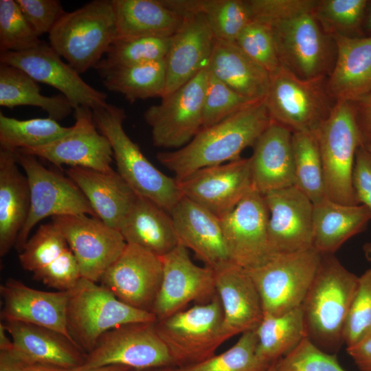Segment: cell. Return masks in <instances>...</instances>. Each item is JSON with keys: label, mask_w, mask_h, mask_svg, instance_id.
<instances>
[{"label": "cell", "mask_w": 371, "mask_h": 371, "mask_svg": "<svg viewBox=\"0 0 371 371\" xmlns=\"http://www.w3.org/2000/svg\"><path fill=\"white\" fill-rule=\"evenodd\" d=\"M117 38L139 36L170 38L180 27L184 16L163 0H112Z\"/></svg>", "instance_id": "obj_34"}, {"label": "cell", "mask_w": 371, "mask_h": 371, "mask_svg": "<svg viewBox=\"0 0 371 371\" xmlns=\"http://www.w3.org/2000/svg\"><path fill=\"white\" fill-rule=\"evenodd\" d=\"M24 16L39 37L52 30L65 13L58 0H16Z\"/></svg>", "instance_id": "obj_52"}, {"label": "cell", "mask_w": 371, "mask_h": 371, "mask_svg": "<svg viewBox=\"0 0 371 371\" xmlns=\"http://www.w3.org/2000/svg\"><path fill=\"white\" fill-rule=\"evenodd\" d=\"M30 209L26 175L18 168L15 152L0 150V256L14 247Z\"/></svg>", "instance_id": "obj_29"}, {"label": "cell", "mask_w": 371, "mask_h": 371, "mask_svg": "<svg viewBox=\"0 0 371 371\" xmlns=\"http://www.w3.org/2000/svg\"><path fill=\"white\" fill-rule=\"evenodd\" d=\"M363 250L366 259L371 261V242L364 244L363 246Z\"/></svg>", "instance_id": "obj_59"}, {"label": "cell", "mask_w": 371, "mask_h": 371, "mask_svg": "<svg viewBox=\"0 0 371 371\" xmlns=\"http://www.w3.org/2000/svg\"><path fill=\"white\" fill-rule=\"evenodd\" d=\"M0 105L7 108L28 105L39 107L56 121L67 117L74 109L63 95L45 96L33 78L15 67L0 64Z\"/></svg>", "instance_id": "obj_36"}, {"label": "cell", "mask_w": 371, "mask_h": 371, "mask_svg": "<svg viewBox=\"0 0 371 371\" xmlns=\"http://www.w3.org/2000/svg\"><path fill=\"white\" fill-rule=\"evenodd\" d=\"M269 26L282 68L306 80L330 74L334 65V41L312 13Z\"/></svg>", "instance_id": "obj_13"}, {"label": "cell", "mask_w": 371, "mask_h": 371, "mask_svg": "<svg viewBox=\"0 0 371 371\" xmlns=\"http://www.w3.org/2000/svg\"><path fill=\"white\" fill-rule=\"evenodd\" d=\"M265 99L254 102L220 122L202 128L184 146L160 152L157 159L179 180L203 168L240 159L271 124Z\"/></svg>", "instance_id": "obj_1"}, {"label": "cell", "mask_w": 371, "mask_h": 371, "mask_svg": "<svg viewBox=\"0 0 371 371\" xmlns=\"http://www.w3.org/2000/svg\"><path fill=\"white\" fill-rule=\"evenodd\" d=\"M256 346L255 330L248 331L241 334L238 340L225 352L173 371H263L270 365L258 359Z\"/></svg>", "instance_id": "obj_42"}, {"label": "cell", "mask_w": 371, "mask_h": 371, "mask_svg": "<svg viewBox=\"0 0 371 371\" xmlns=\"http://www.w3.org/2000/svg\"><path fill=\"white\" fill-rule=\"evenodd\" d=\"M18 164L23 169L30 190V209L14 248L21 252L30 232L48 216L86 214L97 217L87 199L68 177L45 167L36 157L16 151Z\"/></svg>", "instance_id": "obj_9"}, {"label": "cell", "mask_w": 371, "mask_h": 371, "mask_svg": "<svg viewBox=\"0 0 371 371\" xmlns=\"http://www.w3.org/2000/svg\"><path fill=\"white\" fill-rule=\"evenodd\" d=\"M362 101L364 102V108L361 115H357V120L363 144L371 146V91Z\"/></svg>", "instance_id": "obj_56"}, {"label": "cell", "mask_w": 371, "mask_h": 371, "mask_svg": "<svg viewBox=\"0 0 371 371\" xmlns=\"http://www.w3.org/2000/svg\"><path fill=\"white\" fill-rule=\"evenodd\" d=\"M326 80L302 79L282 67L271 74L265 102L272 121L292 133L315 134L335 104Z\"/></svg>", "instance_id": "obj_8"}, {"label": "cell", "mask_w": 371, "mask_h": 371, "mask_svg": "<svg viewBox=\"0 0 371 371\" xmlns=\"http://www.w3.org/2000/svg\"><path fill=\"white\" fill-rule=\"evenodd\" d=\"M52 223L65 237L79 265L81 276L98 282L126 243L120 232L86 214L55 216Z\"/></svg>", "instance_id": "obj_14"}, {"label": "cell", "mask_w": 371, "mask_h": 371, "mask_svg": "<svg viewBox=\"0 0 371 371\" xmlns=\"http://www.w3.org/2000/svg\"><path fill=\"white\" fill-rule=\"evenodd\" d=\"M162 278L163 263L160 256L126 243L120 256L105 271L98 282L120 301L151 312Z\"/></svg>", "instance_id": "obj_18"}, {"label": "cell", "mask_w": 371, "mask_h": 371, "mask_svg": "<svg viewBox=\"0 0 371 371\" xmlns=\"http://www.w3.org/2000/svg\"><path fill=\"white\" fill-rule=\"evenodd\" d=\"M321 155L326 196L345 205H359L352 183L355 154L363 144L357 113L350 102H335L315 133Z\"/></svg>", "instance_id": "obj_6"}, {"label": "cell", "mask_w": 371, "mask_h": 371, "mask_svg": "<svg viewBox=\"0 0 371 371\" xmlns=\"http://www.w3.org/2000/svg\"><path fill=\"white\" fill-rule=\"evenodd\" d=\"M276 362L273 363L272 364H271L269 367H267L263 371H275Z\"/></svg>", "instance_id": "obj_62"}, {"label": "cell", "mask_w": 371, "mask_h": 371, "mask_svg": "<svg viewBox=\"0 0 371 371\" xmlns=\"http://www.w3.org/2000/svg\"><path fill=\"white\" fill-rule=\"evenodd\" d=\"M249 157L253 187L262 195L295 185L292 133L272 122Z\"/></svg>", "instance_id": "obj_26"}, {"label": "cell", "mask_w": 371, "mask_h": 371, "mask_svg": "<svg viewBox=\"0 0 371 371\" xmlns=\"http://www.w3.org/2000/svg\"><path fill=\"white\" fill-rule=\"evenodd\" d=\"M92 113L97 128L111 144L118 173L137 195L170 213L183 197L177 181L159 170L126 134L124 110L108 103Z\"/></svg>", "instance_id": "obj_3"}, {"label": "cell", "mask_w": 371, "mask_h": 371, "mask_svg": "<svg viewBox=\"0 0 371 371\" xmlns=\"http://www.w3.org/2000/svg\"><path fill=\"white\" fill-rule=\"evenodd\" d=\"M179 244L214 270L230 262L221 219L183 196L170 212Z\"/></svg>", "instance_id": "obj_24"}, {"label": "cell", "mask_w": 371, "mask_h": 371, "mask_svg": "<svg viewBox=\"0 0 371 371\" xmlns=\"http://www.w3.org/2000/svg\"><path fill=\"white\" fill-rule=\"evenodd\" d=\"M70 127L51 118L21 120L0 113L1 149L16 152L49 144L66 135Z\"/></svg>", "instance_id": "obj_39"}, {"label": "cell", "mask_w": 371, "mask_h": 371, "mask_svg": "<svg viewBox=\"0 0 371 371\" xmlns=\"http://www.w3.org/2000/svg\"><path fill=\"white\" fill-rule=\"evenodd\" d=\"M263 196L269 211L267 234L273 255L313 248L311 201L295 186Z\"/></svg>", "instance_id": "obj_21"}, {"label": "cell", "mask_w": 371, "mask_h": 371, "mask_svg": "<svg viewBox=\"0 0 371 371\" xmlns=\"http://www.w3.org/2000/svg\"><path fill=\"white\" fill-rule=\"evenodd\" d=\"M16 1H0V52H21L42 43Z\"/></svg>", "instance_id": "obj_44"}, {"label": "cell", "mask_w": 371, "mask_h": 371, "mask_svg": "<svg viewBox=\"0 0 371 371\" xmlns=\"http://www.w3.org/2000/svg\"><path fill=\"white\" fill-rule=\"evenodd\" d=\"M206 67L215 77L251 101L262 100L267 95L271 74L235 42L215 38Z\"/></svg>", "instance_id": "obj_30"}, {"label": "cell", "mask_w": 371, "mask_h": 371, "mask_svg": "<svg viewBox=\"0 0 371 371\" xmlns=\"http://www.w3.org/2000/svg\"><path fill=\"white\" fill-rule=\"evenodd\" d=\"M183 16L180 27L170 37L166 57V85L163 97L206 67L213 51L215 38L205 16L201 13Z\"/></svg>", "instance_id": "obj_23"}, {"label": "cell", "mask_w": 371, "mask_h": 371, "mask_svg": "<svg viewBox=\"0 0 371 371\" xmlns=\"http://www.w3.org/2000/svg\"><path fill=\"white\" fill-rule=\"evenodd\" d=\"M214 272L227 334L231 338L255 330L263 318L264 310L259 292L247 270L230 262Z\"/></svg>", "instance_id": "obj_25"}, {"label": "cell", "mask_w": 371, "mask_h": 371, "mask_svg": "<svg viewBox=\"0 0 371 371\" xmlns=\"http://www.w3.org/2000/svg\"><path fill=\"white\" fill-rule=\"evenodd\" d=\"M79 265L69 248L45 267L33 273V278L59 291L72 289L81 278Z\"/></svg>", "instance_id": "obj_51"}, {"label": "cell", "mask_w": 371, "mask_h": 371, "mask_svg": "<svg viewBox=\"0 0 371 371\" xmlns=\"http://www.w3.org/2000/svg\"><path fill=\"white\" fill-rule=\"evenodd\" d=\"M156 332L166 346L176 368L195 364L215 355L230 337L225 330L218 296L195 304L155 323Z\"/></svg>", "instance_id": "obj_7"}, {"label": "cell", "mask_w": 371, "mask_h": 371, "mask_svg": "<svg viewBox=\"0 0 371 371\" xmlns=\"http://www.w3.org/2000/svg\"><path fill=\"white\" fill-rule=\"evenodd\" d=\"M365 27L368 31L371 32V8L365 20Z\"/></svg>", "instance_id": "obj_61"}, {"label": "cell", "mask_w": 371, "mask_h": 371, "mask_svg": "<svg viewBox=\"0 0 371 371\" xmlns=\"http://www.w3.org/2000/svg\"><path fill=\"white\" fill-rule=\"evenodd\" d=\"M118 230L126 243L137 245L160 257L179 245L170 214L139 195Z\"/></svg>", "instance_id": "obj_33"}, {"label": "cell", "mask_w": 371, "mask_h": 371, "mask_svg": "<svg viewBox=\"0 0 371 371\" xmlns=\"http://www.w3.org/2000/svg\"><path fill=\"white\" fill-rule=\"evenodd\" d=\"M35 363L14 344L8 349L0 350V371H25Z\"/></svg>", "instance_id": "obj_54"}, {"label": "cell", "mask_w": 371, "mask_h": 371, "mask_svg": "<svg viewBox=\"0 0 371 371\" xmlns=\"http://www.w3.org/2000/svg\"><path fill=\"white\" fill-rule=\"evenodd\" d=\"M98 72L108 90L122 94L129 102L156 97L161 98L165 92L166 58Z\"/></svg>", "instance_id": "obj_37"}, {"label": "cell", "mask_w": 371, "mask_h": 371, "mask_svg": "<svg viewBox=\"0 0 371 371\" xmlns=\"http://www.w3.org/2000/svg\"><path fill=\"white\" fill-rule=\"evenodd\" d=\"M275 371H346L336 355L326 352L306 337L276 363Z\"/></svg>", "instance_id": "obj_49"}, {"label": "cell", "mask_w": 371, "mask_h": 371, "mask_svg": "<svg viewBox=\"0 0 371 371\" xmlns=\"http://www.w3.org/2000/svg\"><path fill=\"white\" fill-rule=\"evenodd\" d=\"M235 43L271 75L282 68L274 36L269 25L252 20L242 31Z\"/></svg>", "instance_id": "obj_47"}, {"label": "cell", "mask_w": 371, "mask_h": 371, "mask_svg": "<svg viewBox=\"0 0 371 371\" xmlns=\"http://www.w3.org/2000/svg\"><path fill=\"white\" fill-rule=\"evenodd\" d=\"M116 38L112 0L65 12L49 34V45L80 74L95 68Z\"/></svg>", "instance_id": "obj_4"}, {"label": "cell", "mask_w": 371, "mask_h": 371, "mask_svg": "<svg viewBox=\"0 0 371 371\" xmlns=\"http://www.w3.org/2000/svg\"><path fill=\"white\" fill-rule=\"evenodd\" d=\"M317 0H247L252 20L268 25L312 13Z\"/></svg>", "instance_id": "obj_50"}, {"label": "cell", "mask_w": 371, "mask_h": 371, "mask_svg": "<svg viewBox=\"0 0 371 371\" xmlns=\"http://www.w3.org/2000/svg\"><path fill=\"white\" fill-rule=\"evenodd\" d=\"M346 351L360 371H371V333L347 347Z\"/></svg>", "instance_id": "obj_55"}, {"label": "cell", "mask_w": 371, "mask_h": 371, "mask_svg": "<svg viewBox=\"0 0 371 371\" xmlns=\"http://www.w3.org/2000/svg\"><path fill=\"white\" fill-rule=\"evenodd\" d=\"M68 293V333L86 354L111 329L131 323L157 321L153 313L120 301L100 284L82 277Z\"/></svg>", "instance_id": "obj_5"}, {"label": "cell", "mask_w": 371, "mask_h": 371, "mask_svg": "<svg viewBox=\"0 0 371 371\" xmlns=\"http://www.w3.org/2000/svg\"><path fill=\"white\" fill-rule=\"evenodd\" d=\"M3 322H20L56 330L73 342L67 330L68 291H44L8 278L0 286Z\"/></svg>", "instance_id": "obj_22"}, {"label": "cell", "mask_w": 371, "mask_h": 371, "mask_svg": "<svg viewBox=\"0 0 371 371\" xmlns=\"http://www.w3.org/2000/svg\"><path fill=\"white\" fill-rule=\"evenodd\" d=\"M74 111L75 123L66 135L45 145L17 151L56 166L111 170L112 148L108 139L97 130L92 110L81 107Z\"/></svg>", "instance_id": "obj_20"}, {"label": "cell", "mask_w": 371, "mask_h": 371, "mask_svg": "<svg viewBox=\"0 0 371 371\" xmlns=\"http://www.w3.org/2000/svg\"><path fill=\"white\" fill-rule=\"evenodd\" d=\"M68 248L65 237L53 223L41 225L19 253V262L24 270L33 273L49 265Z\"/></svg>", "instance_id": "obj_45"}, {"label": "cell", "mask_w": 371, "mask_h": 371, "mask_svg": "<svg viewBox=\"0 0 371 371\" xmlns=\"http://www.w3.org/2000/svg\"><path fill=\"white\" fill-rule=\"evenodd\" d=\"M359 282L334 254L322 255L320 265L300 306L306 337L335 355L344 344L346 319Z\"/></svg>", "instance_id": "obj_2"}, {"label": "cell", "mask_w": 371, "mask_h": 371, "mask_svg": "<svg viewBox=\"0 0 371 371\" xmlns=\"http://www.w3.org/2000/svg\"><path fill=\"white\" fill-rule=\"evenodd\" d=\"M25 371H72V370L65 369L54 366L35 363L27 367Z\"/></svg>", "instance_id": "obj_57"}, {"label": "cell", "mask_w": 371, "mask_h": 371, "mask_svg": "<svg viewBox=\"0 0 371 371\" xmlns=\"http://www.w3.org/2000/svg\"><path fill=\"white\" fill-rule=\"evenodd\" d=\"M155 323H131L108 330L86 355L84 363L74 370L111 365L135 370L175 368L166 346L156 332Z\"/></svg>", "instance_id": "obj_12"}, {"label": "cell", "mask_w": 371, "mask_h": 371, "mask_svg": "<svg viewBox=\"0 0 371 371\" xmlns=\"http://www.w3.org/2000/svg\"><path fill=\"white\" fill-rule=\"evenodd\" d=\"M336 55L326 87L333 100L352 103L371 91V36L333 35Z\"/></svg>", "instance_id": "obj_27"}, {"label": "cell", "mask_w": 371, "mask_h": 371, "mask_svg": "<svg viewBox=\"0 0 371 371\" xmlns=\"http://www.w3.org/2000/svg\"><path fill=\"white\" fill-rule=\"evenodd\" d=\"M134 369H132L128 367L124 366L111 365V366H106L91 368L89 370H81V371H132ZM72 371H78V370H72Z\"/></svg>", "instance_id": "obj_58"}, {"label": "cell", "mask_w": 371, "mask_h": 371, "mask_svg": "<svg viewBox=\"0 0 371 371\" xmlns=\"http://www.w3.org/2000/svg\"><path fill=\"white\" fill-rule=\"evenodd\" d=\"M161 258L163 278L151 310L157 320L185 309L191 302L207 303L216 295L214 270L194 264L183 245L179 244Z\"/></svg>", "instance_id": "obj_16"}, {"label": "cell", "mask_w": 371, "mask_h": 371, "mask_svg": "<svg viewBox=\"0 0 371 371\" xmlns=\"http://www.w3.org/2000/svg\"><path fill=\"white\" fill-rule=\"evenodd\" d=\"M2 324L14 346L36 363L74 370L85 362L87 354L56 330L20 322Z\"/></svg>", "instance_id": "obj_31"}, {"label": "cell", "mask_w": 371, "mask_h": 371, "mask_svg": "<svg viewBox=\"0 0 371 371\" xmlns=\"http://www.w3.org/2000/svg\"><path fill=\"white\" fill-rule=\"evenodd\" d=\"M208 70L206 67L159 104L144 114L155 146L179 149L188 144L203 125V104Z\"/></svg>", "instance_id": "obj_11"}, {"label": "cell", "mask_w": 371, "mask_h": 371, "mask_svg": "<svg viewBox=\"0 0 371 371\" xmlns=\"http://www.w3.org/2000/svg\"><path fill=\"white\" fill-rule=\"evenodd\" d=\"M365 146L366 147V148L368 149V150L371 153V146Z\"/></svg>", "instance_id": "obj_63"}, {"label": "cell", "mask_w": 371, "mask_h": 371, "mask_svg": "<svg viewBox=\"0 0 371 371\" xmlns=\"http://www.w3.org/2000/svg\"><path fill=\"white\" fill-rule=\"evenodd\" d=\"M255 332L258 359L267 365L278 361L306 337L300 306L277 315L264 313Z\"/></svg>", "instance_id": "obj_38"}, {"label": "cell", "mask_w": 371, "mask_h": 371, "mask_svg": "<svg viewBox=\"0 0 371 371\" xmlns=\"http://www.w3.org/2000/svg\"><path fill=\"white\" fill-rule=\"evenodd\" d=\"M170 41V37L116 38L95 69L99 71L165 59Z\"/></svg>", "instance_id": "obj_41"}, {"label": "cell", "mask_w": 371, "mask_h": 371, "mask_svg": "<svg viewBox=\"0 0 371 371\" xmlns=\"http://www.w3.org/2000/svg\"><path fill=\"white\" fill-rule=\"evenodd\" d=\"M60 57L50 45L42 42L27 51L1 53L0 62L20 69L36 82L56 88L74 109L84 107L94 110L106 105V94L87 84Z\"/></svg>", "instance_id": "obj_15"}, {"label": "cell", "mask_w": 371, "mask_h": 371, "mask_svg": "<svg viewBox=\"0 0 371 371\" xmlns=\"http://www.w3.org/2000/svg\"><path fill=\"white\" fill-rule=\"evenodd\" d=\"M371 333V268L359 277L358 285L346 319L344 342L352 346Z\"/></svg>", "instance_id": "obj_48"}, {"label": "cell", "mask_w": 371, "mask_h": 371, "mask_svg": "<svg viewBox=\"0 0 371 371\" xmlns=\"http://www.w3.org/2000/svg\"><path fill=\"white\" fill-rule=\"evenodd\" d=\"M220 219L232 262L249 269L274 256L268 240L269 211L264 196L254 187Z\"/></svg>", "instance_id": "obj_17"}, {"label": "cell", "mask_w": 371, "mask_h": 371, "mask_svg": "<svg viewBox=\"0 0 371 371\" xmlns=\"http://www.w3.org/2000/svg\"><path fill=\"white\" fill-rule=\"evenodd\" d=\"M176 368L173 367H164V368H155L141 370H133L132 371H173Z\"/></svg>", "instance_id": "obj_60"}, {"label": "cell", "mask_w": 371, "mask_h": 371, "mask_svg": "<svg viewBox=\"0 0 371 371\" xmlns=\"http://www.w3.org/2000/svg\"><path fill=\"white\" fill-rule=\"evenodd\" d=\"M367 4L365 0H317L312 14L330 36H349L361 24Z\"/></svg>", "instance_id": "obj_43"}, {"label": "cell", "mask_w": 371, "mask_h": 371, "mask_svg": "<svg viewBox=\"0 0 371 371\" xmlns=\"http://www.w3.org/2000/svg\"><path fill=\"white\" fill-rule=\"evenodd\" d=\"M183 196L221 218L253 187L249 158L201 168L177 180Z\"/></svg>", "instance_id": "obj_19"}, {"label": "cell", "mask_w": 371, "mask_h": 371, "mask_svg": "<svg viewBox=\"0 0 371 371\" xmlns=\"http://www.w3.org/2000/svg\"><path fill=\"white\" fill-rule=\"evenodd\" d=\"M254 102L257 101L242 96L208 71L203 104L202 128L220 122Z\"/></svg>", "instance_id": "obj_46"}, {"label": "cell", "mask_w": 371, "mask_h": 371, "mask_svg": "<svg viewBox=\"0 0 371 371\" xmlns=\"http://www.w3.org/2000/svg\"><path fill=\"white\" fill-rule=\"evenodd\" d=\"M295 166V186L313 203L326 197L324 171L315 133H292Z\"/></svg>", "instance_id": "obj_40"}, {"label": "cell", "mask_w": 371, "mask_h": 371, "mask_svg": "<svg viewBox=\"0 0 371 371\" xmlns=\"http://www.w3.org/2000/svg\"><path fill=\"white\" fill-rule=\"evenodd\" d=\"M352 183L358 204L371 210V153L363 144L355 154Z\"/></svg>", "instance_id": "obj_53"}, {"label": "cell", "mask_w": 371, "mask_h": 371, "mask_svg": "<svg viewBox=\"0 0 371 371\" xmlns=\"http://www.w3.org/2000/svg\"><path fill=\"white\" fill-rule=\"evenodd\" d=\"M66 172L85 194L97 217L119 229L138 195L118 172L81 167H70Z\"/></svg>", "instance_id": "obj_28"}, {"label": "cell", "mask_w": 371, "mask_h": 371, "mask_svg": "<svg viewBox=\"0 0 371 371\" xmlns=\"http://www.w3.org/2000/svg\"><path fill=\"white\" fill-rule=\"evenodd\" d=\"M370 221L371 210L366 206L345 205L326 197L313 204L312 247L322 255L335 254Z\"/></svg>", "instance_id": "obj_32"}, {"label": "cell", "mask_w": 371, "mask_h": 371, "mask_svg": "<svg viewBox=\"0 0 371 371\" xmlns=\"http://www.w3.org/2000/svg\"><path fill=\"white\" fill-rule=\"evenodd\" d=\"M169 8L184 15L203 14L214 38L235 42L252 21L247 1L243 0H164Z\"/></svg>", "instance_id": "obj_35"}, {"label": "cell", "mask_w": 371, "mask_h": 371, "mask_svg": "<svg viewBox=\"0 0 371 371\" xmlns=\"http://www.w3.org/2000/svg\"><path fill=\"white\" fill-rule=\"evenodd\" d=\"M322 255L313 248L276 254L246 269L262 300L264 313L280 315L301 306L318 270Z\"/></svg>", "instance_id": "obj_10"}]
</instances>
